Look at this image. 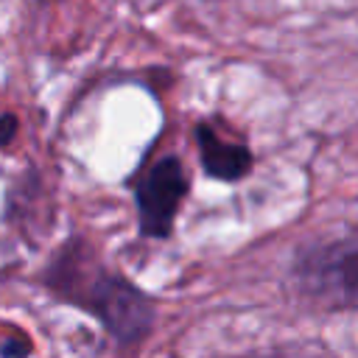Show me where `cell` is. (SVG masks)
<instances>
[{
  "label": "cell",
  "instance_id": "obj_6",
  "mask_svg": "<svg viewBox=\"0 0 358 358\" xmlns=\"http://www.w3.org/2000/svg\"><path fill=\"white\" fill-rule=\"evenodd\" d=\"M3 355L6 358H25L28 355V344L25 341H8V344H3Z\"/></svg>",
  "mask_w": 358,
  "mask_h": 358
},
{
  "label": "cell",
  "instance_id": "obj_5",
  "mask_svg": "<svg viewBox=\"0 0 358 358\" xmlns=\"http://www.w3.org/2000/svg\"><path fill=\"white\" fill-rule=\"evenodd\" d=\"M14 131H17V117L14 115H0V145L11 143Z\"/></svg>",
  "mask_w": 358,
  "mask_h": 358
},
{
  "label": "cell",
  "instance_id": "obj_4",
  "mask_svg": "<svg viewBox=\"0 0 358 358\" xmlns=\"http://www.w3.org/2000/svg\"><path fill=\"white\" fill-rule=\"evenodd\" d=\"M196 140H199V154H201V165L210 176L215 179H227L235 182L241 179L249 168H252V154L246 145L238 143H227L221 140L207 123L196 126Z\"/></svg>",
  "mask_w": 358,
  "mask_h": 358
},
{
  "label": "cell",
  "instance_id": "obj_3",
  "mask_svg": "<svg viewBox=\"0 0 358 358\" xmlns=\"http://www.w3.org/2000/svg\"><path fill=\"white\" fill-rule=\"evenodd\" d=\"M90 305L120 341L143 336L151 324L148 299L120 277H101V282H95L92 288Z\"/></svg>",
  "mask_w": 358,
  "mask_h": 358
},
{
  "label": "cell",
  "instance_id": "obj_1",
  "mask_svg": "<svg viewBox=\"0 0 358 358\" xmlns=\"http://www.w3.org/2000/svg\"><path fill=\"white\" fill-rule=\"evenodd\" d=\"M294 271L313 299L330 308H358V227L305 249Z\"/></svg>",
  "mask_w": 358,
  "mask_h": 358
},
{
  "label": "cell",
  "instance_id": "obj_2",
  "mask_svg": "<svg viewBox=\"0 0 358 358\" xmlns=\"http://www.w3.org/2000/svg\"><path fill=\"white\" fill-rule=\"evenodd\" d=\"M187 193V176L176 157L154 162L137 185V215L143 235L165 238L173 229L179 204Z\"/></svg>",
  "mask_w": 358,
  "mask_h": 358
}]
</instances>
